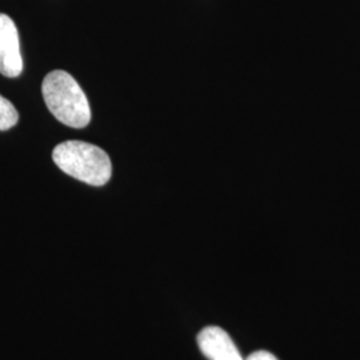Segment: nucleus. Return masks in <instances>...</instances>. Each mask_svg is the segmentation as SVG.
Returning a JSON list of instances; mask_svg holds the SVG:
<instances>
[{
    "label": "nucleus",
    "instance_id": "1",
    "mask_svg": "<svg viewBox=\"0 0 360 360\" xmlns=\"http://www.w3.org/2000/svg\"><path fill=\"white\" fill-rule=\"evenodd\" d=\"M41 92L50 112L60 123L72 129L89 126L91 120L89 99L68 72L62 70L50 72L43 80Z\"/></svg>",
    "mask_w": 360,
    "mask_h": 360
},
{
    "label": "nucleus",
    "instance_id": "2",
    "mask_svg": "<svg viewBox=\"0 0 360 360\" xmlns=\"http://www.w3.org/2000/svg\"><path fill=\"white\" fill-rule=\"evenodd\" d=\"M52 159L67 175L90 186L101 187L111 179L112 166L110 156L101 147L90 143H60L52 151Z\"/></svg>",
    "mask_w": 360,
    "mask_h": 360
},
{
    "label": "nucleus",
    "instance_id": "3",
    "mask_svg": "<svg viewBox=\"0 0 360 360\" xmlns=\"http://www.w3.org/2000/svg\"><path fill=\"white\" fill-rule=\"evenodd\" d=\"M23 71L19 32L13 19L0 13V74L18 77Z\"/></svg>",
    "mask_w": 360,
    "mask_h": 360
},
{
    "label": "nucleus",
    "instance_id": "4",
    "mask_svg": "<svg viewBox=\"0 0 360 360\" xmlns=\"http://www.w3.org/2000/svg\"><path fill=\"white\" fill-rule=\"evenodd\" d=\"M198 346L208 360H245L231 336L218 326H208L198 334Z\"/></svg>",
    "mask_w": 360,
    "mask_h": 360
},
{
    "label": "nucleus",
    "instance_id": "5",
    "mask_svg": "<svg viewBox=\"0 0 360 360\" xmlns=\"http://www.w3.org/2000/svg\"><path fill=\"white\" fill-rule=\"evenodd\" d=\"M19 120V114L13 104L0 95V131L13 129Z\"/></svg>",
    "mask_w": 360,
    "mask_h": 360
},
{
    "label": "nucleus",
    "instance_id": "6",
    "mask_svg": "<svg viewBox=\"0 0 360 360\" xmlns=\"http://www.w3.org/2000/svg\"><path fill=\"white\" fill-rule=\"evenodd\" d=\"M245 360H278V358H276L274 354L269 352V351L260 349V351L252 352V354Z\"/></svg>",
    "mask_w": 360,
    "mask_h": 360
}]
</instances>
